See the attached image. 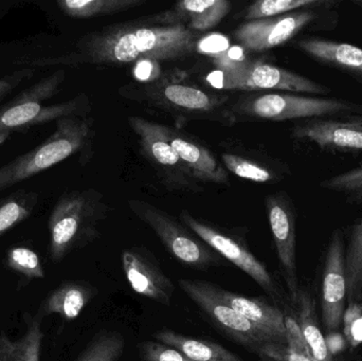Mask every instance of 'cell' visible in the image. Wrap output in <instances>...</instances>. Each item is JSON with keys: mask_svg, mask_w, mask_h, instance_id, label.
Returning <instances> with one entry per match:
<instances>
[{"mask_svg": "<svg viewBox=\"0 0 362 361\" xmlns=\"http://www.w3.org/2000/svg\"><path fill=\"white\" fill-rule=\"evenodd\" d=\"M199 35L185 23L129 21L103 28L78 40V52L57 59H32V66L122 65L139 61H180L198 48Z\"/></svg>", "mask_w": 362, "mask_h": 361, "instance_id": "1", "label": "cell"}, {"mask_svg": "<svg viewBox=\"0 0 362 361\" xmlns=\"http://www.w3.org/2000/svg\"><path fill=\"white\" fill-rule=\"evenodd\" d=\"M110 212L103 194L95 189L64 193L48 220L49 254L52 262H62L68 254L99 239L100 226Z\"/></svg>", "mask_w": 362, "mask_h": 361, "instance_id": "2", "label": "cell"}, {"mask_svg": "<svg viewBox=\"0 0 362 361\" xmlns=\"http://www.w3.org/2000/svg\"><path fill=\"white\" fill-rule=\"evenodd\" d=\"M95 129L87 117H68L57 121L54 133L42 143L0 167V192L63 162L91 148Z\"/></svg>", "mask_w": 362, "mask_h": 361, "instance_id": "3", "label": "cell"}, {"mask_svg": "<svg viewBox=\"0 0 362 361\" xmlns=\"http://www.w3.org/2000/svg\"><path fill=\"white\" fill-rule=\"evenodd\" d=\"M65 78V71L57 70L1 106L0 131L30 129L68 117H86L90 112V102L86 95H76L63 103L45 105L47 100L59 93Z\"/></svg>", "mask_w": 362, "mask_h": 361, "instance_id": "4", "label": "cell"}, {"mask_svg": "<svg viewBox=\"0 0 362 361\" xmlns=\"http://www.w3.org/2000/svg\"><path fill=\"white\" fill-rule=\"evenodd\" d=\"M217 67L216 71L206 78L217 88L305 93L315 97H325L332 93L325 84L263 61L245 59L219 61Z\"/></svg>", "mask_w": 362, "mask_h": 361, "instance_id": "5", "label": "cell"}, {"mask_svg": "<svg viewBox=\"0 0 362 361\" xmlns=\"http://www.w3.org/2000/svg\"><path fill=\"white\" fill-rule=\"evenodd\" d=\"M240 114L269 121L310 120L362 114V104L335 97L263 93L240 100Z\"/></svg>", "mask_w": 362, "mask_h": 361, "instance_id": "6", "label": "cell"}, {"mask_svg": "<svg viewBox=\"0 0 362 361\" xmlns=\"http://www.w3.org/2000/svg\"><path fill=\"white\" fill-rule=\"evenodd\" d=\"M336 8L327 6L247 21L238 25L234 31V38L250 52H265L286 44L303 32L335 29L339 23V13Z\"/></svg>", "mask_w": 362, "mask_h": 361, "instance_id": "7", "label": "cell"}, {"mask_svg": "<svg viewBox=\"0 0 362 361\" xmlns=\"http://www.w3.org/2000/svg\"><path fill=\"white\" fill-rule=\"evenodd\" d=\"M129 209L146 223L160 239L168 251L181 264L197 271L223 264V259L187 227L171 215L146 201H127Z\"/></svg>", "mask_w": 362, "mask_h": 361, "instance_id": "8", "label": "cell"}, {"mask_svg": "<svg viewBox=\"0 0 362 361\" xmlns=\"http://www.w3.org/2000/svg\"><path fill=\"white\" fill-rule=\"evenodd\" d=\"M178 285L215 328L252 353L259 355L264 345L278 343L228 305L217 294L215 284L202 280L180 279Z\"/></svg>", "mask_w": 362, "mask_h": 361, "instance_id": "9", "label": "cell"}, {"mask_svg": "<svg viewBox=\"0 0 362 361\" xmlns=\"http://www.w3.org/2000/svg\"><path fill=\"white\" fill-rule=\"evenodd\" d=\"M180 220L185 227L210 246L221 258L229 261L249 276L272 299L276 300L280 298L278 286L267 266L251 252L240 237L195 218L187 211L181 212Z\"/></svg>", "mask_w": 362, "mask_h": 361, "instance_id": "10", "label": "cell"}, {"mask_svg": "<svg viewBox=\"0 0 362 361\" xmlns=\"http://www.w3.org/2000/svg\"><path fill=\"white\" fill-rule=\"evenodd\" d=\"M127 121L139 139L142 152L156 167L168 187L185 192L200 191L197 180L172 146L165 125L136 116L129 117Z\"/></svg>", "mask_w": 362, "mask_h": 361, "instance_id": "11", "label": "cell"}, {"mask_svg": "<svg viewBox=\"0 0 362 361\" xmlns=\"http://www.w3.org/2000/svg\"><path fill=\"white\" fill-rule=\"evenodd\" d=\"M268 220L276 254L287 288L293 302L299 296V283L296 262V214L295 206L289 195L284 191L274 193L266 197Z\"/></svg>", "mask_w": 362, "mask_h": 361, "instance_id": "12", "label": "cell"}, {"mask_svg": "<svg viewBox=\"0 0 362 361\" xmlns=\"http://www.w3.org/2000/svg\"><path fill=\"white\" fill-rule=\"evenodd\" d=\"M293 137L325 152L362 155V114L310 119L298 123Z\"/></svg>", "mask_w": 362, "mask_h": 361, "instance_id": "13", "label": "cell"}, {"mask_svg": "<svg viewBox=\"0 0 362 361\" xmlns=\"http://www.w3.org/2000/svg\"><path fill=\"white\" fill-rule=\"evenodd\" d=\"M121 263L125 278L136 294L165 307L171 305L175 285L150 250L141 246L127 248L121 254Z\"/></svg>", "mask_w": 362, "mask_h": 361, "instance_id": "14", "label": "cell"}, {"mask_svg": "<svg viewBox=\"0 0 362 361\" xmlns=\"http://www.w3.org/2000/svg\"><path fill=\"white\" fill-rule=\"evenodd\" d=\"M346 303L344 233L341 229H336L327 246L321 292L322 320L327 330H337L341 326Z\"/></svg>", "mask_w": 362, "mask_h": 361, "instance_id": "15", "label": "cell"}, {"mask_svg": "<svg viewBox=\"0 0 362 361\" xmlns=\"http://www.w3.org/2000/svg\"><path fill=\"white\" fill-rule=\"evenodd\" d=\"M295 45L298 50L308 55L313 61L348 74L362 85L361 47L316 36L301 38Z\"/></svg>", "mask_w": 362, "mask_h": 361, "instance_id": "16", "label": "cell"}, {"mask_svg": "<svg viewBox=\"0 0 362 361\" xmlns=\"http://www.w3.org/2000/svg\"><path fill=\"white\" fill-rule=\"evenodd\" d=\"M218 296L240 315L269 335L278 343L286 345L284 314L280 307L261 298H250L215 285Z\"/></svg>", "mask_w": 362, "mask_h": 361, "instance_id": "17", "label": "cell"}, {"mask_svg": "<svg viewBox=\"0 0 362 361\" xmlns=\"http://www.w3.org/2000/svg\"><path fill=\"white\" fill-rule=\"evenodd\" d=\"M165 129L181 161L197 182L228 184L227 171L210 150L172 127L165 126Z\"/></svg>", "mask_w": 362, "mask_h": 361, "instance_id": "18", "label": "cell"}, {"mask_svg": "<svg viewBox=\"0 0 362 361\" xmlns=\"http://www.w3.org/2000/svg\"><path fill=\"white\" fill-rule=\"evenodd\" d=\"M98 290L86 281H67L50 292L34 317L42 321L47 316H61L66 321L76 320L95 299Z\"/></svg>", "mask_w": 362, "mask_h": 361, "instance_id": "19", "label": "cell"}, {"mask_svg": "<svg viewBox=\"0 0 362 361\" xmlns=\"http://www.w3.org/2000/svg\"><path fill=\"white\" fill-rule=\"evenodd\" d=\"M231 10L227 0H185L177 2L169 12L151 20L158 23H185L194 31H206L216 27Z\"/></svg>", "mask_w": 362, "mask_h": 361, "instance_id": "20", "label": "cell"}, {"mask_svg": "<svg viewBox=\"0 0 362 361\" xmlns=\"http://www.w3.org/2000/svg\"><path fill=\"white\" fill-rule=\"evenodd\" d=\"M146 90L159 103L180 112H210L223 101V97H215L196 87L178 83L153 84Z\"/></svg>", "mask_w": 362, "mask_h": 361, "instance_id": "21", "label": "cell"}, {"mask_svg": "<svg viewBox=\"0 0 362 361\" xmlns=\"http://www.w3.org/2000/svg\"><path fill=\"white\" fill-rule=\"evenodd\" d=\"M153 337L158 343L178 350L194 361H245L218 343L185 336L175 331H158Z\"/></svg>", "mask_w": 362, "mask_h": 361, "instance_id": "22", "label": "cell"}, {"mask_svg": "<svg viewBox=\"0 0 362 361\" xmlns=\"http://www.w3.org/2000/svg\"><path fill=\"white\" fill-rule=\"evenodd\" d=\"M25 331L17 341L0 334V361H40L44 333L42 321L25 314Z\"/></svg>", "mask_w": 362, "mask_h": 361, "instance_id": "23", "label": "cell"}, {"mask_svg": "<svg viewBox=\"0 0 362 361\" xmlns=\"http://www.w3.org/2000/svg\"><path fill=\"white\" fill-rule=\"evenodd\" d=\"M296 303L298 304V321L301 326L304 338L310 349L314 361H333L327 345V339L323 336L317 322L315 301L306 292H299Z\"/></svg>", "mask_w": 362, "mask_h": 361, "instance_id": "24", "label": "cell"}, {"mask_svg": "<svg viewBox=\"0 0 362 361\" xmlns=\"http://www.w3.org/2000/svg\"><path fill=\"white\" fill-rule=\"evenodd\" d=\"M340 4L341 1L339 0H257L245 8L242 16L248 21L257 20L298 11L314 10L327 6L338 8Z\"/></svg>", "mask_w": 362, "mask_h": 361, "instance_id": "25", "label": "cell"}, {"mask_svg": "<svg viewBox=\"0 0 362 361\" xmlns=\"http://www.w3.org/2000/svg\"><path fill=\"white\" fill-rule=\"evenodd\" d=\"M59 10L76 19H88L116 14L146 4V0H59Z\"/></svg>", "mask_w": 362, "mask_h": 361, "instance_id": "26", "label": "cell"}, {"mask_svg": "<svg viewBox=\"0 0 362 361\" xmlns=\"http://www.w3.org/2000/svg\"><path fill=\"white\" fill-rule=\"evenodd\" d=\"M348 303L362 302V218L350 231L348 249L344 254Z\"/></svg>", "mask_w": 362, "mask_h": 361, "instance_id": "27", "label": "cell"}, {"mask_svg": "<svg viewBox=\"0 0 362 361\" xmlns=\"http://www.w3.org/2000/svg\"><path fill=\"white\" fill-rule=\"evenodd\" d=\"M38 194L16 191L0 201V237L27 220L37 207Z\"/></svg>", "mask_w": 362, "mask_h": 361, "instance_id": "28", "label": "cell"}, {"mask_svg": "<svg viewBox=\"0 0 362 361\" xmlns=\"http://www.w3.org/2000/svg\"><path fill=\"white\" fill-rule=\"evenodd\" d=\"M221 160L228 171L243 179L250 180L257 184H269L283 179L288 172L286 167H269L250 160L245 157L225 153L221 155Z\"/></svg>", "mask_w": 362, "mask_h": 361, "instance_id": "29", "label": "cell"}, {"mask_svg": "<svg viewBox=\"0 0 362 361\" xmlns=\"http://www.w3.org/2000/svg\"><path fill=\"white\" fill-rule=\"evenodd\" d=\"M125 345L127 341L120 332L101 330L76 361H119L124 354Z\"/></svg>", "mask_w": 362, "mask_h": 361, "instance_id": "30", "label": "cell"}, {"mask_svg": "<svg viewBox=\"0 0 362 361\" xmlns=\"http://www.w3.org/2000/svg\"><path fill=\"white\" fill-rule=\"evenodd\" d=\"M319 187L322 190L342 195L349 203L362 205V165L327 178Z\"/></svg>", "mask_w": 362, "mask_h": 361, "instance_id": "31", "label": "cell"}, {"mask_svg": "<svg viewBox=\"0 0 362 361\" xmlns=\"http://www.w3.org/2000/svg\"><path fill=\"white\" fill-rule=\"evenodd\" d=\"M6 266L28 280L44 279L45 269L40 256L27 247H13L6 252Z\"/></svg>", "mask_w": 362, "mask_h": 361, "instance_id": "32", "label": "cell"}, {"mask_svg": "<svg viewBox=\"0 0 362 361\" xmlns=\"http://www.w3.org/2000/svg\"><path fill=\"white\" fill-rule=\"evenodd\" d=\"M142 361H194L178 350L156 341H142L138 345Z\"/></svg>", "mask_w": 362, "mask_h": 361, "instance_id": "33", "label": "cell"}, {"mask_svg": "<svg viewBox=\"0 0 362 361\" xmlns=\"http://www.w3.org/2000/svg\"><path fill=\"white\" fill-rule=\"evenodd\" d=\"M284 326L286 331V345L293 351L312 358L308 343L304 338L298 317L293 314L284 313ZM313 360V358H312Z\"/></svg>", "mask_w": 362, "mask_h": 361, "instance_id": "34", "label": "cell"}, {"mask_svg": "<svg viewBox=\"0 0 362 361\" xmlns=\"http://www.w3.org/2000/svg\"><path fill=\"white\" fill-rule=\"evenodd\" d=\"M259 356L272 361H314L303 354L293 351L284 343H269L264 345L259 352Z\"/></svg>", "mask_w": 362, "mask_h": 361, "instance_id": "35", "label": "cell"}, {"mask_svg": "<svg viewBox=\"0 0 362 361\" xmlns=\"http://www.w3.org/2000/svg\"><path fill=\"white\" fill-rule=\"evenodd\" d=\"M33 74L34 69L32 68H23L1 76L0 78V101L17 88L21 83L30 80Z\"/></svg>", "mask_w": 362, "mask_h": 361, "instance_id": "36", "label": "cell"}, {"mask_svg": "<svg viewBox=\"0 0 362 361\" xmlns=\"http://www.w3.org/2000/svg\"><path fill=\"white\" fill-rule=\"evenodd\" d=\"M362 316V302L348 303V307L344 311V317H342V324H344V333H348L351 326Z\"/></svg>", "mask_w": 362, "mask_h": 361, "instance_id": "37", "label": "cell"}, {"mask_svg": "<svg viewBox=\"0 0 362 361\" xmlns=\"http://www.w3.org/2000/svg\"><path fill=\"white\" fill-rule=\"evenodd\" d=\"M346 336V341H348L349 345L355 349V348L358 347L362 343V316L361 318L354 321V324L351 326L350 330L348 331V333L344 334Z\"/></svg>", "mask_w": 362, "mask_h": 361, "instance_id": "38", "label": "cell"}, {"mask_svg": "<svg viewBox=\"0 0 362 361\" xmlns=\"http://www.w3.org/2000/svg\"><path fill=\"white\" fill-rule=\"evenodd\" d=\"M12 131H0V146L4 143L10 138Z\"/></svg>", "mask_w": 362, "mask_h": 361, "instance_id": "39", "label": "cell"}, {"mask_svg": "<svg viewBox=\"0 0 362 361\" xmlns=\"http://www.w3.org/2000/svg\"><path fill=\"white\" fill-rule=\"evenodd\" d=\"M352 2L355 6H359V8H362V0H355V1Z\"/></svg>", "mask_w": 362, "mask_h": 361, "instance_id": "40", "label": "cell"}, {"mask_svg": "<svg viewBox=\"0 0 362 361\" xmlns=\"http://www.w3.org/2000/svg\"><path fill=\"white\" fill-rule=\"evenodd\" d=\"M259 361H272V360H268V358H266V357H259Z\"/></svg>", "mask_w": 362, "mask_h": 361, "instance_id": "41", "label": "cell"}]
</instances>
